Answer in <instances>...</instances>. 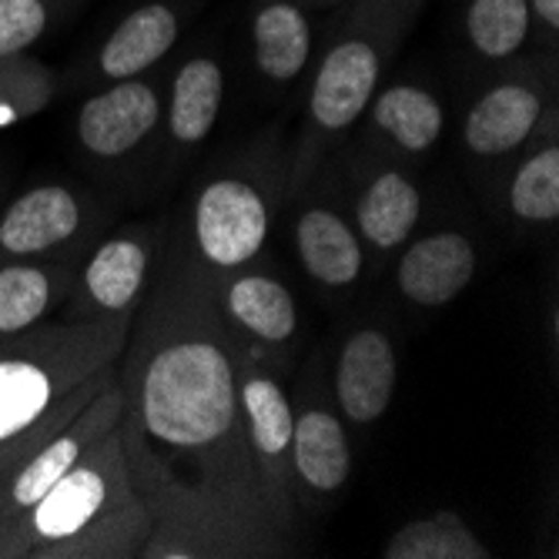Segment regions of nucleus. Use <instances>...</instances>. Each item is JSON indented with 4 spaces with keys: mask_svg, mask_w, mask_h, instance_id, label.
I'll return each instance as SVG.
<instances>
[{
    "mask_svg": "<svg viewBox=\"0 0 559 559\" xmlns=\"http://www.w3.org/2000/svg\"><path fill=\"white\" fill-rule=\"evenodd\" d=\"M118 439L155 530L141 556H285L295 533L272 513L238 402V348L212 275L171 259L141 298L118 359Z\"/></svg>",
    "mask_w": 559,
    "mask_h": 559,
    "instance_id": "1",
    "label": "nucleus"
},
{
    "mask_svg": "<svg viewBox=\"0 0 559 559\" xmlns=\"http://www.w3.org/2000/svg\"><path fill=\"white\" fill-rule=\"evenodd\" d=\"M151 530L115 429L0 533V559H128Z\"/></svg>",
    "mask_w": 559,
    "mask_h": 559,
    "instance_id": "2",
    "label": "nucleus"
},
{
    "mask_svg": "<svg viewBox=\"0 0 559 559\" xmlns=\"http://www.w3.org/2000/svg\"><path fill=\"white\" fill-rule=\"evenodd\" d=\"M134 316L34 325L0 342V442L47 419L91 376L121 359Z\"/></svg>",
    "mask_w": 559,
    "mask_h": 559,
    "instance_id": "3",
    "label": "nucleus"
},
{
    "mask_svg": "<svg viewBox=\"0 0 559 559\" xmlns=\"http://www.w3.org/2000/svg\"><path fill=\"white\" fill-rule=\"evenodd\" d=\"M272 231V201L259 181L218 175L194 198L191 245L194 262L212 278L248 269L262 255Z\"/></svg>",
    "mask_w": 559,
    "mask_h": 559,
    "instance_id": "4",
    "label": "nucleus"
},
{
    "mask_svg": "<svg viewBox=\"0 0 559 559\" xmlns=\"http://www.w3.org/2000/svg\"><path fill=\"white\" fill-rule=\"evenodd\" d=\"M238 402L245 416V439L255 476L272 513L295 533V476H292V429L295 409L282 382L245 362L238 355Z\"/></svg>",
    "mask_w": 559,
    "mask_h": 559,
    "instance_id": "5",
    "label": "nucleus"
},
{
    "mask_svg": "<svg viewBox=\"0 0 559 559\" xmlns=\"http://www.w3.org/2000/svg\"><path fill=\"white\" fill-rule=\"evenodd\" d=\"M392 47V37H382L379 24H372L345 31L325 50L309 91L312 138H335L366 115Z\"/></svg>",
    "mask_w": 559,
    "mask_h": 559,
    "instance_id": "6",
    "label": "nucleus"
},
{
    "mask_svg": "<svg viewBox=\"0 0 559 559\" xmlns=\"http://www.w3.org/2000/svg\"><path fill=\"white\" fill-rule=\"evenodd\" d=\"M121 405H124V395L115 379L105 392H97L71 423H64L58 432H50L31 455H24L14 466V473L8 476L4 489H0V533H4L24 510H31L68 469H74L100 439L118 429Z\"/></svg>",
    "mask_w": 559,
    "mask_h": 559,
    "instance_id": "7",
    "label": "nucleus"
},
{
    "mask_svg": "<svg viewBox=\"0 0 559 559\" xmlns=\"http://www.w3.org/2000/svg\"><path fill=\"white\" fill-rule=\"evenodd\" d=\"M151 251H155V241L147 231H124L100 241L81 272L71 319L134 316L141 298L147 295Z\"/></svg>",
    "mask_w": 559,
    "mask_h": 559,
    "instance_id": "8",
    "label": "nucleus"
},
{
    "mask_svg": "<svg viewBox=\"0 0 559 559\" xmlns=\"http://www.w3.org/2000/svg\"><path fill=\"white\" fill-rule=\"evenodd\" d=\"M162 121V94L144 78L108 81L105 91L91 94L78 118L74 134L94 158H124Z\"/></svg>",
    "mask_w": 559,
    "mask_h": 559,
    "instance_id": "9",
    "label": "nucleus"
},
{
    "mask_svg": "<svg viewBox=\"0 0 559 559\" xmlns=\"http://www.w3.org/2000/svg\"><path fill=\"white\" fill-rule=\"evenodd\" d=\"M84 225V201L68 185H37L0 215V255L44 259L64 248Z\"/></svg>",
    "mask_w": 559,
    "mask_h": 559,
    "instance_id": "10",
    "label": "nucleus"
},
{
    "mask_svg": "<svg viewBox=\"0 0 559 559\" xmlns=\"http://www.w3.org/2000/svg\"><path fill=\"white\" fill-rule=\"evenodd\" d=\"M399 362L382 329H359L342 342L335 362V402L352 426H372L395 395Z\"/></svg>",
    "mask_w": 559,
    "mask_h": 559,
    "instance_id": "11",
    "label": "nucleus"
},
{
    "mask_svg": "<svg viewBox=\"0 0 559 559\" xmlns=\"http://www.w3.org/2000/svg\"><path fill=\"white\" fill-rule=\"evenodd\" d=\"M476 275V248L463 231H432L402 251L395 288L419 309H439L460 298Z\"/></svg>",
    "mask_w": 559,
    "mask_h": 559,
    "instance_id": "12",
    "label": "nucleus"
},
{
    "mask_svg": "<svg viewBox=\"0 0 559 559\" xmlns=\"http://www.w3.org/2000/svg\"><path fill=\"white\" fill-rule=\"evenodd\" d=\"M543 108L546 97L533 81H499L476 97L463 124V141L476 158L513 155L536 134Z\"/></svg>",
    "mask_w": 559,
    "mask_h": 559,
    "instance_id": "13",
    "label": "nucleus"
},
{
    "mask_svg": "<svg viewBox=\"0 0 559 559\" xmlns=\"http://www.w3.org/2000/svg\"><path fill=\"white\" fill-rule=\"evenodd\" d=\"M212 292L222 319L262 345H285L298 329L295 298L275 275L238 269L212 278Z\"/></svg>",
    "mask_w": 559,
    "mask_h": 559,
    "instance_id": "14",
    "label": "nucleus"
},
{
    "mask_svg": "<svg viewBox=\"0 0 559 559\" xmlns=\"http://www.w3.org/2000/svg\"><path fill=\"white\" fill-rule=\"evenodd\" d=\"M292 476L295 489L309 496H335L352 476V445L342 419L329 405H305L292 429Z\"/></svg>",
    "mask_w": 559,
    "mask_h": 559,
    "instance_id": "15",
    "label": "nucleus"
},
{
    "mask_svg": "<svg viewBox=\"0 0 559 559\" xmlns=\"http://www.w3.org/2000/svg\"><path fill=\"white\" fill-rule=\"evenodd\" d=\"M181 17L165 0L134 8L97 50V74L105 81L141 78L155 64H162L178 44Z\"/></svg>",
    "mask_w": 559,
    "mask_h": 559,
    "instance_id": "16",
    "label": "nucleus"
},
{
    "mask_svg": "<svg viewBox=\"0 0 559 559\" xmlns=\"http://www.w3.org/2000/svg\"><path fill=\"white\" fill-rule=\"evenodd\" d=\"M295 248H298V259H301L305 272L325 288L355 285L366 265L359 231L329 205H312L298 215Z\"/></svg>",
    "mask_w": 559,
    "mask_h": 559,
    "instance_id": "17",
    "label": "nucleus"
},
{
    "mask_svg": "<svg viewBox=\"0 0 559 559\" xmlns=\"http://www.w3.org/2000/svg\"><path fill=\"white\" fill-rule=\"evenodd\" d=\"M71 292V272L50 262H0V342L40 325Z\"/></svg>",
    "mask_w": 559,
    "mask_h": 559,
    "instance_id": "18",
    "label": "nucleus"
},
{
    "mask_svg": "<svg viewBox=\"0 0 559 559\" xmlns=\"http://www.w3.org/2000/svg\"><path fill=\"white\" fill-rule=\"evenodd\" d=\"M423 215V194L402 171H379L355 198V231L376 251L409 241Z\"/></svg>",
    "mask_w": 559,
    "mask_h": 559,
    "instance_id": "19",
    "label": "nucleus"
},
{
    "mask_svg": "<svg viewBox=\"0 0 559 559\" xmlns=\"http://www.w3.org/2000/svg\"><path fill=\"white\" fill-rule=\"evenodd\" d=\"M255 64L272 84H292L312 58V24L295 0H265L251 24Z\"/></svg>",
    "mask_w": 559,
    "mask_h": 559,
    "instance_id": "20",
    "label": "nucleus"
},
{
    "mask_svg": "<svg viewBox=\"0 0 559 559\" xmlns=\"http://www.w3.org/2000/svg\"><path fill=\"white\" fill-rule=\"evenodd\" d=\"M225 105V68L212 55L188 58L171 81L168 100V131L178 144L194 147L205 141Z\"/></svg>",
    "mask_w": 559,
    "mask_h": 559,
    "instance_id": "21",
    "label": "nucleus"
},
{
    "mask_svg": "<svg viewBox=\"0 0 559 559\" xmlns=\"http://www.w3.org/2000/svg\"><path fill=\"white\" fill-rule=\"evenodd\" d=\"M366 111L376 131H382L402 151H413V155L429 151L445 124L439 97L419 84H392L376 91Z\"/></svg>",
    "mask_w": 559,
    "mask_h": 559,
    "instance_id": "22",
    "label": "nucleus"
},
{
    "mask_svg": "<svg viewBox=\"0 0 559 559\" xmlns=\"http://www.w3.org/2000/svg\"><path fill=\"white\" fill-rule=\"evenodd\" d=\"M385 559H489V546L455 513H432L399 526L385 546Z\"/></svg>",
    "mask_w": 559,
    "mask_h": 559,
    "instance_id": "23",
    "label": "nucleus"
},
{
    "mask_svg": "<svg viewBox=\"0 0 559 559\" xmlns=\"http://www.w3.org/2000/svg\"><path fill=\"white\" fill-rule=\"evenodd\" d=\"M533 14L526 0H469L466 37L483 61H510L526 47Z\"/></svg>",
    "mask_w": 559,
    "mask_h": 559,
    "instance_id": "24",
    "label": "nucleus"
},
{
    "mask_svg": "<svg viewBox=\"0 0 559 559\" xmlns=\"http://www.w3.org/2000/svg\"><path fill=\"white\" fill-rule=\"evenodd\" d=\"M510 212L530 225H552L559 218V147L549 141L516 168L510 181Z\"/></svg>",
    "mask_w": 559,
    "mask_h": 559,
    "instance_id": "25",
    "label": "nucleus"
},
{
    "mask_svg": "<svg viewBox=\"0 0 559 559\" xmlns=\"http://www.w3.org/2000/svg\"><path fill=\"white\" fill-rule=\"evenodd\" d=\"M50 94H55V74L44 64L27 61L24 55L4 58L0 61V128L37 115Z\"/></svg>",
    "mask_w": 559,
    "mask_h": 559,
    "instance_id": "26",
    "label": "nucleus"
},
{
    "mask_svg": "<svg viewBox=\"0 0 559 559\" xmlns=\"http://www.w3.org/2000/svg\"><path fill=\"white\" fill-rule=\"evenodd\" d=\"M55 0H0V61L27 55L50 31Z\"/></svg>",
    "mask_w": 559,
    "mask_h": 559,
    "instance_id": "27",
    "label": "nucleus"
},
{
    "mask_svg": "<svg viewBox=\"0 0 559 559\" xmlns=\"http://www.w3.org/2000/svg\"><path fill=\"white\" fill-rule=\"evenodd\" d=\"M533 24H539L549 37H556L559 31V0H526Z\"/></svg>",
    "mask_w": 559,
    "mask_h": 559,
    "instance_id": "28",
    "label": "nucleus"
},
{
    "mask_svg": "<svg viewBox=\"0 0 559 559\" xmlns=\"http://www.w3.org/2000/svg\"><path fill=\"white\" fill-rule=\"evenodd\" d=\"M309 8H335V4H342V0H305Z\"/></svg>",
    "mask_w": 559,
    "mask_h": 559,
    "instance_id": "29",
    "label": "nucleus"
},
{
    "mask_svg": "<svg viewBox=\"0 0 559 559\" xmlns=\"http://www.w3.org/2000/svg\"><path fill=\"white\" fill-rule=\"evenodd\" d=\"M376 4H389V8H399L402 0H376Z\"/></svg>",
    "mask_w": 559,
    "mask_h": 559,
    "instance_id": "30",
    "label": "nucleus"
}]
</instances>
